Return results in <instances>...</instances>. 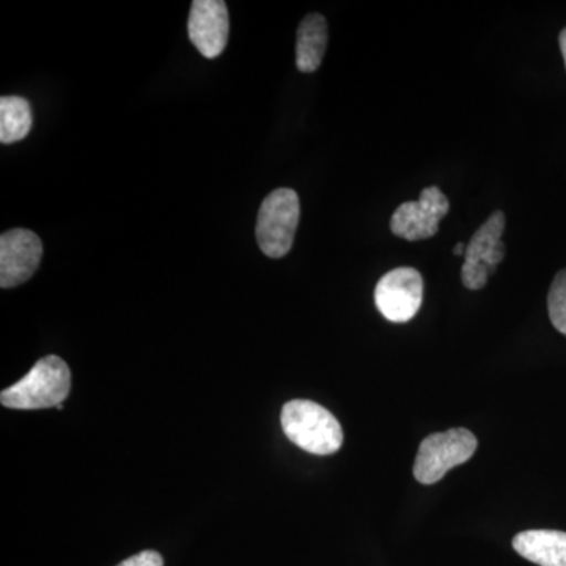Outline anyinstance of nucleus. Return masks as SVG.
Here are the masks:
<instances>
[{
	"mask_svg": "<svg viewBox=\"0 0 566 566\" xmlns=\"http://www.w3.org/2000/svg\"><path fill=\"white\" fill-rule=\"evenodd\" d=\"M71 371L65 360L48 356L33 365L17 385L2 390L0 401L6 408L33 411V409L59 408L69 398Z\"/></svg>",
	"mask_w": 566,
	"mask_h": 566,
	"instance_id": "obj_1",
	"label": "nucleus"
},
{
	"mask_svg": "<svg viewBox=\"0 0 566 566\" xmlns=\"http://www.w3.org/2000/svg\"><path fill=\"white\" fill-rule=\"evenodd\" d=\"M281 422L286 438L314 455H331L344 444L340 423L315 401H289L282 408Z\"/></svg>",
	"mask_w": 566,
	"mask_h": 566,
	"instance_id": "obj_2",
	"label": "nucleus"
},
{
	"mask_svg": "<svg viewBox=\"0 0 566 566\" xmlns=\"http://www.w3.org/2000/svg\"><path fill=\"white\" fill-rule=\"evenodd\" d=\"M300 216V197L293 189H275L263 200L255 234L264 255L282 259L292 251Z\"/></svg>",
	"mask_w": 566,
	"mask_h": 566,
	"instance_id": "obj_3",
	"label": "nucleus"
},
{
	"mask_svg": "<svg viewBox=\"0 0 566 566\" xmlns=\"http://www.w3.org/2000/svg\"><path fill=\"white\" fill-rule=\"evenodd\" d=\"M476 450V439L465 428H453L423 439L416 457L415 476L422 485L438 483L457 465L471 460Z\"/></svg>",
	"mask_w": 566,
	"mask_h": 566,
	"instance_id": "obj_4",
	"label": "nucleus"
},
{
	"mask_svg": "<svg viewBox=\"0 0 566 566\" xmlns=\"http://www.w3.org/2000/svg\"><path fill=\"white\" fill-rule=\"evenodd\" d=\"M505 223L504 211H494L465 244L464 264L461 268L465 289H483L490 275L495 273V268L504 262L506 248L502 234Z\"/></svg>",
	"mask_w": 566,
	"mask_h": 566,
	"instance_id": "obj_5",
	"label": "nucleus"
},
{
	"mask_svg": "<svg viewBox=\"0 0 566 566\" xmlns=\"http://www.w3.org/2000/svg\"><path fill=\"white\" fill-rule=\"evenodd\" d=\"M423 301V279L415 268H397L382 275L375 289V304L392 323L415 318Z\"/></svg>",
	"mask_w": 566,
	"mask_h": 566,
	"instance_id": "obj_6",
	"label": "nucleus"
},
{
	"mask_svg": "<svg viewBox=\"0 0 566 566\" xmlns=\"http://www.w3.org/2000/svg\"><path fill=\"white\" fill-rule=\"evenodd\" d=\"M449 210L446 193L438 186H430L420 192L417 202H406L395 210L390 230L406 241L428 240L438 233L439 222Z\"/></svg>",
	"mask_w": 566,
	"mask_h": 566,
	"instance_id": "obj_7",
	"label": "nucleus"
},
{
	"mask_svg": "<svg viewBox=\"0 0 566 566\" xmlns=\"http://www.w3.org/2000/svg\"><path fill=\"white\" fill-rule=\"evenodd\" d=\"M43 244L31 230L14 229L0 237V286L13 289L39 270Z\"/></svg>",
	"mask_w": 566,
	"mask_h": 566,
	"instance_id": "obj_8",
	"label": "nucleus"
},
{
	"mask_svg": "<svg viewBox=\"0 0 566 566\" xmlns=\"http://www.w3.org/2000/svg\"><path fill=\"white\" fill-rule=\"evenodd\" d=\"M230 20L223 0H196L189 14L188 33L193 46L207 59H216L229 41Z\"/></svg>",
	"mask_w": 566,
	"mask_h": 566,
	"instance_id": "obj_9",
	"label": "nucleus"
},
{
	"mask_svg": "<svg viewBox=\"0 0 566 566\" xmlns=\"http://www.w3.org/2000/svg\"><path fill=\"white\" fill-rule=\"evenodd\" d=\"M520 556L539 566H566V534L558 531L521 532L513 539Z\"/></svg>",
	"mask_w": 566,
	"mask_h": 566,
	"instance_id": "obj_10",
	"label": "nucleus"
},
{
	"mask_svg": "<svg viewBox=\"0 0 566 566\" xmlns=\"http://www.w3.org/2000/svg\"><path fill=\"white\" fill-rule=\"evenodd\" d=\"M329 39L326 18L318 13L308 14L297 29L296 66L303 73H314L322 65Z\"/></svg>",
	"mask_w": 566,
	"mask_h": 566,
	"instance_id": "obj_11",
	"label": "nucleus"
},
{
	"mask_svg": "<svg viewBox=\"0 0 566 566\" xmlns=\"http://www.w3.org/2000/svg\"><path fill=\"white\" fill-rule=\"evenodd\" d=\"M33 125L31 103L21 96L0 98V142L14 144L31 133Z\"/></svg>",
	"mask_w": 566,
	"mask_h": 566,
	"instance_id": "obj_12",
	"label": "nucleus"
},
{
	"mask_svg": "<svg viewBox=\"0 0 566 566\" xmlns=\"http://www.w3.org/2000/svg\"><path fill=\"white\" fill-rule=\"evenodd\" d=\"M547 312L558 333L566 335V270L554 277L547 294Z\"/></svg>",
	"mask_w": 566,
	"mask_h": 566,
	"instance_id": "obj_13",
	"label": "nucleus"
},
{
	"mask_svg": "<svg viewBox=\"0 0 566 566\" xmlns=\"http://www.w3.org/2000/svg\"><path fill=\"white\" fill-rule=\"evenodd\" d=\"M118 566H164V560L161 554L156 551H144V553L126 558Z\"/></svg>",
	"mask_w": 566,
	"mask_h": 566,
	"instance_id": "obj_14",
	"label": "nucleus"
},
{
	"mask_svg": "<svg viewBox=\"0 0 566 566\" xmlns=\"http://www.w3.org/2000/svg\"><path fill=\"white\" fill-rule=\"evenodd\" d=\"M558 41H560V51L562 55H564L566 66V28L564 29V31L560 32V39H558Z\"/></svg>",
	"mask_w": 566,
	"mask_h": 566,
	"instance_id": "obj_15",
	"label": "nucleus"
},
{
	"mask_svg": "<svg viewBox=\"0 0 566 566\" xmlns=\"http://www.w3.org/2000/svg\"><path fill=\"white\" fill-rule=\"evenodd\" d=\"M453 253H455V255H458V256L464 255V253H465V244L458 243L455 245V249H453Z\"/></svg>",
	"mask_w": 566,
	"mask_h": 566,
	"instance_id": "obj_16",
	"label": "nucleus"
}]
</instances>
